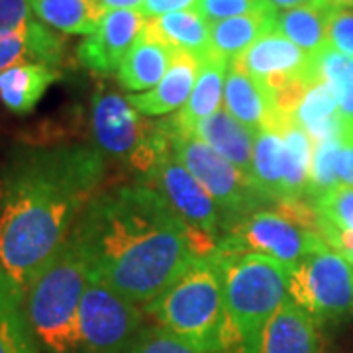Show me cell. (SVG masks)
I'll return each instance as SVG.
<instances>
[{
	"label": "cell",
	"instance_id": "1",
	"mask_svg": "<svg viewBox=\"0 0 353 353\" xmlns=\"http://www.w3.org/2000/svg\"><path fill=\"white\" fill-rule=\"evenodd\" d=\"M71 236L88 273L138 306L171 287L218 240L192 230L145 183L101 190L77 218Z\"/></svg>",
	"mask_w": 353,
	"mask_h": 353
},
{
	"label": "cell",
	"instance_id": "2",
	"mask_svg": "<svg viewBox=\"0 0 353 353\" xmlns=\"http://www.w3.org/2000/svg\"><path fill=\"white\" fill-rule=\"evenodd\" d=\"M104 159L88 145L24 148L0 176V271L22 289L101 190Z\"/></svg>",
	"mask_w": 353,
	"mask_h": 353
},
{
	"label": "cell",
	"instance_id": "3",
	"mask_svg": "<svg viewBox=\"0 0 353 353\" xmlns=\"http://www.w3.org/2000/svg\"><path fill=\"white\" fill-rule=\"evenodd\" d=\"M210 257L224 283L220 353H259L267 324L289 299L290 269L269 255L228 252L218 245Z\"/></svg>",
	"mask_w": 353,
	"mask_h": 353
},
{
	"label": "cell",
	"instance_id": "4",
	"mask_svg": "<svg viewBox=\"0 0 353 353\" xmlns=\"http://www.w3.org/2000/svg\"><path fill=\"white\" fill-rule=\"evenodd\" d=\"M88 263L69 236L26 287V314L48 353H77L79 306L87 289Z\"/></svg>",
	"mask_w": 353,
	"mask_h": 353
},
{
	"label": "cell",
	"instance_id": "5",
	"mask_svg": "<svg viewBox=\"0 0 353 353\" xmlns=\"http://www.w3.org/2000/svg\"><path fill=\"white\" fill-rule=\"evenodd\" d=\"M145 312L173 336L202 353H220L224 330V283L212 257H196Z\"/></svg>",
	"mask_w": 353,
	"mask_h": 353
},
{
	"label": "cell",
	"instance_id": "6",
	"mask_svg": "<svg viewBox=\"0 0 353 353\" xmlns=\"http://www.w3.org/2000/svg\"><path fill=\"white\" fill-rule=\"evenodd\" d=\"M92 148L102 159L130 165L145 175L171 148L169 120L152 122L126 97L99 85L90 106Z\"/></svg>",
	"mask_w": 353,
	"mask_h": 353
},
{
	"label": "cell",
	"instance_id": "7",
	"mask_svg": "<svg viewBox=\"0 0 353 353\" xmlns=\"http://www.w3.org/2000/svg\"><path fill=\"white\" fill-rule=\"evenodd\" d=\"M169 139L171 150L179 157V161L189 169L216 202L222 216L224 232H230L243 218L269 204L253 187L252 181L241 175L238 167H234L194 134L179 132L171 124V120Z\"/></svg>",
	"mask_w": 353,
	"mask_h": 353
},
{
	"label": "cell",
	"instance_id": "8",
	"mask_svg": "<svg viewBox=\"0 0 353 353\" xmlns=\"http://www.w3.org/2000/svg\"><path fill=\"white\" fill-rule=\"evenodd\" d=\"M289 299L316 324L353 312V263L324 245L290 269Z\"/></svg>",
	"mask_w": 353,
	"mask_h": 353
},
{
	"label": "cell",
	"instance_id": "9",
	"mask_svg": "<svg viewBox=\"0 0 353 353\" xmlns=\"http://www.w3.org/2000/svg\"><path fill=\"white\" fill-rule=\"evenodd\" d=\"M143 314L138 304L122 299L88 273L79 306L77 353H124L141 332Z\"/></svg>",
	"mask_w": 353,
	"mask_h": 353
},
{
	"label": "cell",
	"instance_id": "10",
	"mask_svg": "<svg viewBox=\"0 0 353 353\" xmlns=\"http://www.w3.org/2000/svg\"><path fill=\"white\" fill-rule=\"evenodd\" d=\"M328 245L324 238L275 208H261L243 218L220 240L218 248L236 253H261L292 269L304 257Z\"/></svg>",
	"mask_w": 353,
	"mask_h": 353
},
{
	"label": "cell",
	"instance_id": "11",
	"mask_svg": "<svg viewBox=\"0 0 353 353\" xmlns=\"http://www.w3.org/2000/svg\"><path fill=\"white\" fill-rule=\"evenodd\" d=\"M141 183L152 187L185 224L220 240L218 234L224 232V224L216 202L189 169L179 161L171 148L153 163Z\"/></svg>",
	"mask_w": 353,
	"mask_h": 353
},
{
	"label": "cell",
	"instance_id": "12",
	"mask_svg": "<svg viewBox=\"0 0 353 353\" xmlns=\"http://www.w3.org/2000/svg\"><path fill=\"white\" fill-rule=\"evenodd\" d=\"M243 73L253 77L275 94L294 81H316L320 79L314 57L296 48L277 30L265 34L253 41L236 61H232Z\"/></svg>",
	"mask_w": 353,
	"mask_h": 353
},
{
	"label": "cell",
	"instance_id": "13",
	"mask_svg": "<svg viewBox=\"0 0 353 353\" xmlns=\"http://www.w3.org/2000/svg\"><path fill=\"white\" fill-rule=\"evenodd\" d=\"M145 24L148 18L139 10H108L99 28L81 41L77 50L79 63L99 75L118 71Z\"/></svg>",
	"mask_w": 353,
	"mask_h": 353
},
{
	"label": "cell",
	"instance_id": "14",
	"mask_svg": "<svg viewBox=\"0 0 353 353\" xmlns=\"http://www.w3.org/2000/svg\"><path fill=\"white\" fill-rule=\"evenodd\" d=\"M290 122L301 128L312 143L328 139L341 143L353 141V126L341 116L338 101L322 77L304 90L303 99L290 116Z\"/></svg>",
	"mask_w": 353,
	"mask_h": 353
},
{
	"label": "cell",
	"instance_id": "15",
	"mask_svg": "<svg viewBox=\"0 0 353 353\" xmlns=\"http://www.w3.org/2000/svg\"><path fill=\"white\" fill-rule=\"evenodd\" d=\"M224 110L253 136L273 128L281 118L271 90L232 63L224 83Z\"/></svg>",
	"mask_w": 353,
	"mask_h": 353
},
{
	"label": "cell",
	"instance_id": "16",
	"mask_svg": "<svg viewBox=\"0 0 353 353\" xmlns=\"http://www.w3.org/2000/svg\"><path fill=\"white\" fill-rule=\"evenodd\" d=\"M199 69H201L199 57L185 51H175L163 79L145 92L128 94V102L143 116H163L181 110L185 102L189 101L192 87L196 83Z\"/></svg>",
	"mask_w": 353,
	"mask_h": 353
},
{
	"label": "cell",
	"instance_id": "17",
	"mask_svg": "<svg viewBox=\"0 0 353 353\" xmlns=\"http://www.w3.org/2000/svg\"><path fill=\"white\" fill-rule=\"evenodd\" d=\"M63 55V38L38 20L0 34V73L22 63H41L57 69Z\"/></svg>",
	"mask_w": 353,
	"mask_h": 353
},
{
	"label": "cell",
	"instance_id": "18",
	"mask_svg": "<svg viewBox=\"0 0 353 353\" xmlns=\"http://www.w3.org/2000/svg\"><path fill=\"white\" fill-rule=\"evenodd\" d=\"M228 69L230 63L212 53L202 59L189 101L185 102V106L173 118H169L179 132L192 134L202 120L220 110V104L224 102V83H226Z\"/></svg>",
	"mask_w": 353,
	"mask_h": 353
},
{
	"label": "cell",
	"instance_id": "19",
	"mask_svg": "<svg viewBox=\"0 0 353 353\" xmlns=\"http://www.w3.org/2000/svg\"><path fill=\"white\" fill-rule=\"evenodd\" d=\"M173 53L175 50L171 46H167L143 28L138 41L128 51L124 61L116 71L120 87L130 92H145L153 88L167 73Z\"/></svg>",
	"mask_w": 353,
	"mask_h": 353
},
{
	"label": "cell",
	"instance_id": "20",
	"mask_svg": "<svg viewBox=\"0 0 353 353\" xmlns=\"http://www.w3.org/2000/svg\"><path fill=\"white\" fill-rule=\"evenodd\" d=\"M206 145H210L216 153H220L234 167L240 169L243 176H248L253 185V145L255 136L248 128H243L224 108L216 110L212 116L202 120L192 132Z\"/></svg>",
	"mask_w": 353,
	"mask_h": 353
},
{
	"label": "cell",
	"instance_id": "21",
	"mask_svg": "<svg viewBox=\"0 0 353 353\" xmlns=\"http://www.w3.org/2000/svg\"><path fill=\"white\" fill-rule=\"evenodd\" d=\"M259 353H322L316 322L287 299L267 324Z\"/></svg>",
	"mask_w": 353,
	"mask_h": 353
},
{
	"label": "cell",
	"instance_id": "22",
	"mask_svg": "<svg viewBox=\"0 0 353 353\" xmlns=\"http://www.w3.org/2000/svg\"><path fill=\"white\" fill-rule=\"evenodd\" d=\"M61 73L41 63L14 65L0 73V101L14 114H30Z\"/></svg>",
	"mask_w": 353,
	"mask_h": 353
},
{
	"label": "cell",
	"instance_id": "23",
	"mask_svg": "<svg viewBox=\"0 0 353 353\" xmlns=\"http://www.w3.org/2000/svg\"><path fill=\"white\" fill-rule=\"evenodd\" d=\"M275 30V10H255L210 24V53L236 61L253 41Z\"/></svg>",
	"mask_w": 353,
	"mask_h": 353
},
{
	"label": "cell",
	"instance_id": "24",
	"mask_svg": "<svg viewBox=\"0 0 353 353\" xmlns=\"http://www.w3.org/2000/svg\"><path fill=\"white\" fill-rule=\"evenodd\" d=\"M0 353H39L26 314V290L0 271Z\"/></svg>",
	"mask_w": 353,
	"mask_h": 353
},
{
	"label": "cell",
	"instance_id": "25",
	"mask_svg": "<svg viewBox=\"0 0 353 353\" xmlns=\"http://www.w3.org/2000/svg\"><path fill=\"white\" fill-rule=\"evenodd\" d=\"M332 6L324 0L275 12V30L310 57L328 46V16Z\"/></svg>",
	"mask_w": 353,
	"mask_h": 353
},
{
	"label": "cell",
	"instance_id": "26",
	"mask_svg": "<svg viewBox=\"0 0 353 353\" xmlns=\"http://www.w3.org/2000/svg\"><path fill=\"white\" fill-rule=\"evenodd\" d=\"M145 30L175 51L190 53L201 61L206 55H210V22L196 10H183L150 18Z\"/></svg>",
	"mask_w": 353,
	"mask_h": 353
},
{
	"label": "cell",
	"instance_id": "27",
	"mask_svg": "<svg viewBox=\"0 0 353 353\" xmlns=\"http://www.w3.org/2000/svg\"><path fill=\"white\" fill-rule=\"evenodd\" d=\"M273 128H277L283 139V150H281L283 199L281 202L303 201L306 183H308L310 159H312V141L301 128L294 126L287 118H279Z\"/></svg>",
	"mask_w": 353,
	"mask_h": 353
},
{
	"label": "cell",
	"instance_id": "28",
	"mask_svg": "<svg viewBox=\"0 0 353 353\" xmlns=\"http://www.w3.org/2000/svg\"><path fill=\"white\" fill-rule=\"evenodd\" d=\"M28 4L41 24L71 36H90L106 14L97 0H28Z\"/></svg>",
	"mask_w": 353,
	"mask_h": 353
},
{
	"label": "cell",
	"instance_id": "29",
	"mask_svg": "<svg viewBox=\"0 0 353 353\" xmlns=\"http://www.w3.org/2000/svg\"><path fill=\"white\" fill-rule=\"evenodd\" d=\"M281 150H283V139H281L277 128H269L255 136L252 175L253 187L269 204H277L283 199Z\"/></svg>",
	"mask_w": 353,
	"mask_h": 353
},
{
	"label": "cell",
	"instance_id": "30",
	"mask_svg": "<svg viewBox=\"0 0 353 353\" xmlns=\"http://www.w3.org/2000/svg\"><path fill=\"white\" fill-rule=\"evenodd\" d=\"M318 75L332 88L341 116L353 126V57L326 46L314 57Z\"/></svg>",
	"mask_w": 353,
	"mask_h": 353
},
{
	"label": "cell",
	"instance_id": "31",
	"mask_svg": "<svg viewBox=\"0 0 353 353\" xmlns=\"http://www.w3.org/2000/svg\"><path fill=\"white\" fill-rule=\"evenodd\" d=\"M341 141L328 139L312 143V159H310V171H308V183L304 199L314 204L320 196L340 187V179L336 171V157L340 152Z\"/></svg>",
	"mask_w": 353,
	"mask_h": 353
},
{
	"label": "cell",
	"instance_id": "32",
	"mask_svg": "<svg viewBox=\"0 0 353 353\" xmlns=\"http://www.w3.org/2000/svg\"><path fill=\"white\" fill-rule=\"evenodd\" d=\"M318 220L334 228L353 230V187L340 185L314 202Z\"/></svg>",
	"mask_w": 353,
	"mask_h": 353
},
{
	"label": "cell",
	"instance_id": "33",
	"mask_svg": "<svg viewBox=\"0 0 353 353\" xmlns=\"http://www.w3.org/2000/svg\"><path fill=\"white\" fill-rule=\"evenodd\" d=\"M124 353H202L161 326L143 328Z\"/></svg>",
	"mask_w": 353,
	"mask_h": 353
},
{
	"label": "cell",
	"instance_id": "34",
	"mask_svg": "<svg viewBox=\"0 0 353 353\" xmlns=\"http://www.w3.org/2000/svg\"><path fill=\"white\" fill-rule=\"evenodd\" d=\"M255 10H273L265 0H199L196 12L202 14L210 24Z\"/></svg>",
	"mask_w": 353,
	"mask_h": 353
},
{
	"label": "cell",
	"instance_id": "35",
	"mask_svg": "<svg viewBox=\"0 0 353 353\" xmlns=\"http://www.w3.org/2000/svg\"><path fill=\"white\" fill-rule=\"evenodd\" d=\"M328 46L353 57V8H334L328 16Z\"/></svg>",
	"mask_w": 353,
	"mask_h": 353
},
{
	"label": "cell",
	"instance_id": "36",
	"mask_svg": "<svg viewBox=\"0 0 353 353\" xmlns=\"http://www.w3.org/2000/svg\"><path fill=\"white\" fill-rule=\"evenodd\" d=\"M32 16L28 0H0V34L22 28L34 20Z\"/></svg>",
	"mask_w": 353,
	"mask_h": 353
},
{
	"label": "cell",
	"instance_id": "37",
	"mask_svg": "<svg viewBox=\"0 0 353 353\" xmlns=\"http://www.w3.org/2000/svg\"><path fill=\"white\" fill-rule=\"evenodd\" d=\"M196 4H199V0H143L139 12L150 20V18H157V16H165V14L196 10Z\"/></svg>",
	"mask_w": 353,
	"mask_h": 353
},
{
	"label": "cell",
	"instance_id": "38",
	"mask_svg": "<svg viewBox=\"0 0 353 353\" xmlns=\"http://www.w3.org/2000/svg\"><path fill=\"white\" fill-rule=\"evenodd\" d=\"M336 171L341 185L353 187V141L341 143L336 157Z\"/></svg>",
	"mask_w": 353,
	"mask_h": 353
},
{
	"label": "cell",
	"instance_id": "39",
	"mask_svg": "<svg viewBox=\"0 0 353 353\" xmlns=\"http://www.w3.org/2000/svg\"><path fill=\"white\" fill-rule=\"evenodd\" d=\"M104 12L108 10H139L143 0H97Z\"/></svg>",
	"mask_w": 353,
	"mask_h": 353
},
{
	"label": "cell",
	"instance_id": "40",
	"mask_svg": "<svg viewBox=\"0 0 353 353\" xmlns=\"http://www.w3.org/2000/svg\"><path fill=\"white\" fill-rule=\"evenodd\" d=\"M275 12L279 10H289V8H294V6H303V4H310L314 0H265Z\"/></svg>",
	"mask_w": 353,
	"mask_h": 353
},
{
	"label": "cell",
	"instance_id": "41",
	"mask_svg": "<svg viewBox=\"0 0 353 353\" xmlns=\"http://www.w3.org/2000/svg\"><path fill=\"white\" fill-rule=\"evenodd\" d=\"M334 8H353V0H324Z\"/></svg>",
	"mask_w": 353,
	"mask_h": 353
}]
</instances>
